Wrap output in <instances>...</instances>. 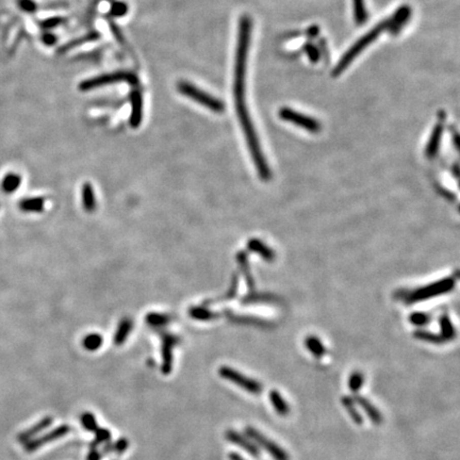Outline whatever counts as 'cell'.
Segmentation results:
<instances>
[{"mask_svg":"<svg viewBox=\"0 0 460 460\" xmlns=\"http://www.w3.org/2000/svg\"><path fill=\"white\" fill-rule=\"evenodd\" d=\"M308 32H309V37L310 38H315L317 36V34H319V28H317L316 26H312L308 30Z\"/></svg>","mask_w":460,"mask_h":460,"instance_id":"obj_43","label":"cell"},{"mask_svg":"<svg viewBox=\"0 0 460 460\" xmlns=\"http://www.w3.org/2000/svg\"><path fill=\"white\" fill-rule=\"evenodd\" d=\"M305 347L315 358H322L326 354L325 345L315 336H309L305 339Z\"/></svg>","mask_w":460,"mask_h":460,"instance_id":"obj_19","label":"cell"},{"mask_svg":"<svg viewBox=\"0 0 460 460\" xmlns=\"http://www.w3.org/2000/svg\"><path fill=\"white\" fill-rule=\"evenodd\" d=\"M251 28H253V21H251L249 15L246 14L242 15V17L240 18L239 21V32L235 64L234 95L237 114L248 143L250 153L251 156H253V159L258 169V173L262 179L268 180L271 176L270 169L268 167L266 159L264 158V155H262L257 134L255 131L253 122H251V118L245 103V75L251 37Z\"/></svg>","mask_w":460,"mask_h":460,"instance_id":"obj_1","label":"cell"},{"mask_svg":"<svg viewBox=\"0 0 460 460\" xmlns=\"http://www.w3.org/2000/svg\"><path fill=\"white\" fill-rule=\"evenodd\" d=\"M410 13H411V10L409 7L403 6L402 8H400L397 12L392 15V25H391L389 31L392 32V34H394V35L399 34L402 27L407 23L408 18L410 17Z\"/></svg>","mask_w":460,"mask_h":460,"instance_id":"obj_15","label":"cell"},{"mask_svg":"<svg viewBox=\"0 0 460 460\" xmlns=\"http://www.w3.org/2000/svg\"><path fill=\"white\" fill-rule=\"evenodd\" d=\"M177 337L170 334L162 335V365L161 371L164 375H169L173 371V349L178 344Z\"/></svg>","mask_w":460,"mask_h":460,"instance_id":"obj_10","label":"cell"},{"mask_svg":"<svg viewBox=\"0 0 460 460\" xmlns=\"http://www.w3.org/2000/svg\"><path fill=\"white\" fill-rule=\"evenodd\" d=\"M440 337L442 338V340L445 341H451L455 338L456 332L455 328L453 326V323L451 322L450 317L443 315L440 319Z\"/></svg>","mask_w":460,"mask_h":460,"instance_id":"obj_23","label":"cell"},{"mask_svg":"<svg viewBox=\"0 0 460 460\" xmlns=\"http://www.w3.org/2000/svg\"><path fill=\"white\" fill-rule=\"evenodd\" d=\"M269 399L272 404V406L275 409V411L279 414L284 417L290 412V407L286 400L283 399V397L280 394L278 390H271L269 393Z\"/></svg>","mask_w":460,"mask_h":460,"instance_id":"obj_17","label":"cell"},{"mask_svg":"<svg viewBox=\"0 0 460 460\" xmlns=\"http://www.w3.org/2000/svg\"><path fill=\"white\" fill-rule=\"evenodd\" d=\"M304 51L306 52L307 57L309 58V60L312 63H316L320 60V51L317 50V48L313 45V44H310V43L305 44Z\"/></svg>","mask_w":460,"mask_h":460,"instance_id":"obj_34","label":"cell"},{"mask_svg":"<svg viewBox=\"0 0 460 460\" xmlns=\"http://www.w3.org/2000/svg\"><path fill=\"white\" fill-rule=\"evenodd\" d=\"M131 116L130 124L133 127L137 128L142 122V116H143V98L139 91H135L131 94Z\"/></svg>","mask_w":460,"mask_h":460,"instance_id":"obj_12","label":"cell"},{"mask_svg":"<svg viewBox=\"0 0 460 460\" xmlns=\"http://www.w3.org/2000/svg\"><path fill=\"white\" fill-rule=\"evenodd\" d=\"M278 115L280 118L286 120V122H289V123H292L299 127H302L303 129L309 131V133H311V134L320 133L322 129L321 124L317 119H315L311 116H308V115H305L303 113L294 111L293 109H290L287 107L281 108L278 112Z\"/></svg>","mask_w":460,"mask_h":460,"instance_id":"obj_8","label":"cell"},{"mask_svg":"<svg viewBox=\"0 0 460 460\" xmlns=\"http://www.w3.org/2000/svg\"><path fill=\"white\" fill-rule=\"evenodd\" d=\"M228 458H229V460H245L244 457H242L238 453H230L228 455Z\"/></svg>","mask_w":460,"mask_h":460,"instance_id":"obj_42","label":"cell"},{"mask_svg":"<svg viewBox=\"0 0 460 460\" xmlns=\"http://www.w3.org/2000/svg\"><path fill=\"white\" fill-rule=\"evenodd\" d=\"M120 81H128L130 83H137V77L133 74L125 73V72H116L112 74H106L103 76H98L95 77V78H91L84 80L80 83L79 89L81 91H90L93 89H97V87H102L108 84H112Z\"/></svg>","mask_w":460,"mask_h":460,"instance_id":"obj_7","label":"cell"},{"mask_svg":"<svg viewBox=\"0 0 460 460\" xmlns=\"http://www.w3.org/2000/svg\"><path fill=\"white\" fill-rule=\"evenodd\" d=\"M146 321L151 326H155V327L164 326L169 323L170 316L164 315V314H158V313H150V314H148Z\"/></svg>","mask_w":460,"mask_h":460,"instance_id":"obj_30","label":"cell"},{"mask_svg":"<svg viewBox=\"0 0 460 460\" xmlns=\"http://www.w3.org/2000/svg\"><path fill=\"white\" fill-rule=\"evenodd\" d=\"M249 248L257 251V253L261 254L262 256L266 257V258H271L272 257L271 256L272 251L269 248H267V246H264V244H262L260 241H258V240L250 241V242H249Z\"/></svg>","mask_w":460,"mask_h":460,"instance_id":"obj_32","label":"cell"},{"mask_svg":"<svg viewBox=\"0 0 460 460\" xmlns=\"http://www.w3.org/2000/svg\"><path fill=\"white\" fill-rule=\"evenodd\" d=\"M414 337L417 339H420V340H422V341L433 343V344H441L444 342L442 340V338L440 337V335H437V334L430 333V332L418 331L414 333Z\"/></svg>","mask_w":460,"mask_h":460,"instance_id":"obj_28","label":"cell"},{"mask_svg":"<svg viewBox=\"0 0 460 460\" xmlns=\"http://www.w3.org/2000/svg\"><path fill=\"white\" fill-rule=\"evenodd\" d=\"M127 12V7L124 5V4H115L113 6V10H112V13L114 15H123Z\"/></svg>","mask_w":460,"mask_h":460,"instance_id":"obj_38","label":"cell"},{"mask_svg":"<svg viewBox=\"0 0 460 460\" xmlns=\"http://www.w3.org/2000/svg\"><path fill=\"white\" fill-rule=\"evenodd\" d=\"M70 432H71V427L69 425H65V424L60 425V426L56 427V429H53L51 432L43 435L39 438H36V439H32V440L26 442L25 450L28 453L35 452V451L39 450V448L42 447L43 445H45L52 441H56V440L60 439V438L65 437Z\"/></svg>","mask_w":460,"mask_h":460,"instance_id":"obj_9","label":"cell"},{"mask_svg":"<svg viewBox=\"0 0 460 460\" xmlns=\"http://www.w3.org/2000/svg\"><path fill=\"white\" fill-rule=\"evenodd\" d=\"M442 133H443V124L442 123L437 124L434 127L431 139L429 141V145H427V148L425 150L426 156L429 158H433L436 156L438 149H439Z\"/></svg>","mask_w":460,"mask_h":460,"instance_id":"obj_16","label":"cell"},{"mask_svg":"<svg viewBox=\"0 0 460 460\" xmlns=\"http://www.w3.org/2000/svg\"><path fill=\"white\" fill-rule=\"evenodd\" d=\"M455 284V279L453 277H448L437 282H433L429 286L422 287L420 289H415L414 291L408 293L406 297L404 298V301L407 304L412 303H419L426 300H430L432 298L438 297V295H442L447 293L453 289Z\"/></svg>","mask_w":460,"mask_h":460,"instance_id":"obj_4","label":"cell"},{"mask_svg":"<svg viewBox=\"0 0 460 460\" xmlns=\"http://www.w3.org/2000/svg\"><path fill=\"white\" fill-rule=\"evenodd\" d=\"M392 25V16L389 18L380 21L379 24H377L373 29H371L368 34H366L364 37H361L354 45L350 47L344 54L343 57L340 59V61L338 62L336 65V68L332 72V76L338 77L339 75H341L346 69L348 65L353 62V60L358 56V54L363 51L366 47H368L370 44L375 41L382 31L389 30Z\"/></svg>","mask_w":460,"mask_h":460,"instance_id":"obj_2","label":"cell"},{"mask_svg":"<svg viewBox=\"0 0 460 460\" xmlns=\"http://www.w3.org/2000/svg\"><path fill=\"white\" fill-rule=\"evenodd\" d=\"M191 316L196 320L201 321H209L215 319V313L207 310L205 308H194L191 310Z\"/></svg>","mask_w":460,"mask_h":460,"instance_id":"obj_29","label":"cell"},{"mask_svg":"<svg viewBox=\"0 0 460 460\" xmlns=\"http://www.w3.org/2000/svg\"><path fill=\"white\" fill-rule=\"evenodd\" d=\"M129 446V442L126 439H119L113 445H111L112 450L117 454H123Z\"/></svg>","mask_w":460,"mask_h":460,"instance_id":"obj_37","label":"cell"},{"mask_svg":"<svg viewBox=\"0 0 460 460\" xmlns=\"http://www.w3.org/2000/svg\"><path fill=\"white\" fill-rule=\"evenodd\" d=\"M245 434L249 439L253 440L257 446H260L274 458L275 460H289L288 453L283 450L281 446H279L276 442L269 439L267 436H265L258 430L254 429L251 426H247L245 429Z\"/></svg>","mask_w":460,"mask_h":460,"instance_id":"obj_6","label":"cell"},{"mask_svg":"<svg viewBox=\"0 0 460 460\" xmlns=\"http://www.w3.org/2000/svg\"><path fill=\"white\" fill-rule=\"evenodd\" d=\"M178 91L185 97H189L190 100L199 103L200 105L209 109V110L215 113H222L225 109L223 102L217 98L208 94L207 92L199 89L193 83L189 81H180L177 84Z\"/></svg>","mask_w":460,"mask_h":460,"instance_id":"obj_3","label":"cell"},{"mask_svg":"<svg viewBox=\"0 0 460 460\" xmlns=\"http://www.w3.org/2000/svg\"><path fill=\"white\" fill-rule=\"evenodd\" d=\"M20 182H21L20 175L15 173H9L6 175L2 182V189L7 194L13 193L18 189Z\"/></svg>","mask_w":460,"mask_h":460,"instance_id":"obj_22","label":"cell"},{"mask_svg":"<svg viewBox=\"0 0 460 460\" xmlns=\"http://www.w3.org/2000/svg\"><path fill=\"white\" fill-rule=\"evenodd\" d=\"M96 442L95 443H108L111 439V434L108 430L102 429V430H96Z\"/></svg>","mask_w":460,"mask_h":460,"instance_id":"obj_36","label":"cell"},{"mask_svg":"<svg viewBox=\"0 0 460 460\" xmlns=\"http://www.w3.org/2000/svg\"><path fill=\"white\" fill-rule=\"evenodd\" d=\"M226 439L238 446H240L242 450H244L246 453H248L250 456L253 457H259L260 456V450L259 447L256 445L254 441H251L248 437L240 434L236 431H227L226 432Z\"/></svg>","mask_w":460,"mask_h":460,"instance_id":"obj_11","label":"cell"},{"mask_svg":"<svg viewBox=\"0 0 460 460\" xmlns=\"http://www.w3.org/2000/svg\"><path fill=\"white\" fill-rule=\"evenodd\" d=\"M341 403L343 405L344 409L348 413L349 418L352 419V421L355 424H357V425H363L364 424L363 414L359 412V410H358V408L356 406V402L354 401V399L352 397L345 396V397H343L341 399Z\"/></svg>","mask_w":460,"mask_h":460,"instance_id":"obj_18","label":"cell"},{"mask_svg":"<svg viewBox=\"0 0 460 460\" xmlns=\"http://www.w3.org/2000/svg\"><path fill=\"white\" fill-rule=\"evenodd\" d=\"M82 203L83 207L86 211H93L95 209L96 206V201H95V194L93 191L92 185L90 183H85L83 184L82 188Z\"/></svg>","mask_w":460,"mask_h":460,"instance_id":"obj_24","label":"cell"},{"mask_svg":"<svg viewBox=\"0 0 460 460\" xmlns=\"http://www.w3.org/2000/svg\"><path fill=\"white\" fill-rule=\"evenodd\" d=\"M131 330H133V322L129 319H125L119 323L116 334L114 336V343L116 345H122L125 343Z\"/></svg>","mask_w":460,"mask_h":460,"instance_id":"obj_21","label":"cell"},{"mask_svg":"<svg viewBox=\"0 0 460 460\" xmlns=\"http://www.w3.org/2000/svg\"><path fill=\"white\" fill-rule=\"evenodd\" d=\"M81 424L84 429L89 432H96V430L98 429L96 419L90 412H85L81 415Z\"/></svg>","mask_w":460,"mask_h":460,"instance_id":"obj_31","label":"cell"},{"mask_svg":"<svg viewBox=\"0 0 460 460\" xmlns=\"http://www.w3.org/2000/svg\"><path fill=\"white\" fill-rule=\"evenodd\" d=\"M364 383H365V376L359 371L353 372V373L349 375L348 380H347L348 389L355 394H357L361 390V388L364 387Z\"/></svg>","mask_w":460,"mask_h":460,"instance_id":"obj_26","label":"cell"},{"mask_svg":"<svg viewBox=\"0 0 460 460\" xmlns=\"http://www.w3.org/2000/svg\"><path fill=\"white\" fill-rule=\"evenodd\" d=\"M218 375L222 378L235 383L236 386L245 390L246 392L250 394H255V396L260 394L262 392V389H264L258 380L250 378L244 375L243 373H241V372L227 366H223L218 369Z\"/></svg>","mask_w":460,"mask_h":460,"instance_id":"obj_5","label":"cell"},{"mask_svg":"<svg viewBox=\"0 0 460 460\" xmlns=\"http://www.w3.org/2000/svg\"><path fill=\"white\" fill-rule=\"evenodd\" d=\"M410 322L415 326H424L430 322V315L423 312H414L409 317Z\"/></svg>","mask_w":460,"mask_h":460,"instance_id":"obj_33","label":"cell"},{"mask_svg":"<svg viewBox=\"0 0 460 460\" xmlns=\"http://www.w3.org/2000/svg\"><path fill=\"white\" fill-rule=\"evenodd\" d=\"M53 420L51 417H45V418H43L41 421H39L36 425H34L32 427H30L29 430L27 431H24L23 433H20L17 437V440L21 443H26L30 440H32L35 438V436H37L38 434H40L41 432H43L44 430H46L48 426H50L52 424Z\"/></svg>","mask_w":460,"mask_h":460,"instance_id":"obj_13","label":"cell"},{"mask_svg":"<svg viewBox=\"0 0 460 460\" xmlns=\"http://www.w3.org/2000/svg\"><path fill=\"white\" fill-rule=\"evenodd\" d=\"M103 341L104 340L101 335L91 334L83 339L82 346L89 352H95L103 345Z\"/></svg>","mask_w":460,"mask_h":460,"instance_id":"obj_27","label":"cell"},{"mask_svg":"<svg viewBox=\"0 0 460 460\" xmlns=\"http://www.w3.org/2000/svg\"><path fill=\"white\" fill-rule=\"evenodd\" d=\"M42 41L46 44V45H53L54 42H56V38H54L52 35L50 34H46V35H44L43 38H42Z\"/></svg>","mask_w":460,"mask_h":460,"instance_id":"obj_41","label":"cell"},{"mask_svg":"<svg viewBox=\"0 0 460 460\" xmlns=\"http://www.w3.org/2000/svg\"><path fill=\"white\" fill-rule=\"evenodd\" d=\"M102 456H103V453L98 452V451H97V448H96L95 446H92L91 451H90V453H89V457H87V459H89V460H101V459H102Z\"/></svg>","mask_w":460,"mask_h":460,"instance_id":"obj_40","label":"cell"},{"mask_svg":"<svg viewBox=\"0 0 460 460\" xmlns=\"http://www.w3.org/2000/svg\"><path fill=\"white\" fill-rule=\"evenodd\" d=\"M353 399L356 402V404H358L359 406L364 409L371 422H373L374 424H380L382 422V415L380 411L368 399L358 396V394H355V397Z\"/></svg>","mask_w":460,"mask_h":460,"instance_id":"obj_14","label":"cell"},{"mask_svg":"<svg viewBox=\"0 0 460 460\" xmlns=\"http://www.w3.org/2000/svg\"><path fill=\"white\" fill-rule=\"evenodd\" d=\"M354 6V20L357 25H364L368 20V11L365 5V0H353Z\"/></svg>","mask_w":460,"mask_h":460,"instance_id":"obj_25","label":"cell"},{"mask_svg":"<svg viewBox=\"0 0 460 460\" xmlns=\"http://www.w3.org/2000/svg\"><path fill=\"white\" fill-rule=\"evenodd\" d=\"M17 4L20 10H23L26 13H35L38 8L34 0H17Z\"/></svg>","mask_w":460,"mask_h":460,"instance_id":"obj_35","label":"cell"},{"mask_svg":"<svg viewBox=\"0 0 460 460\" xmlns=\"http://www.w3.org/2000/svg\"><path fill=\"white\" fill-rule=\"evenodd\" d=\"M60 23H61V19H60V18H51V19H47V20H45V21H43L42 26H43L44 28H51V27H56V26H58Z\"/></svg>","mask_w":460,"mask_h":460,"instance_id":"obj_39","label":"cell"},{"mask_svg":"<svg viewBox=\"0 0 460 460\" xmlns=\"http://www.w3.org/2000/svg\"><path fill=\"white\" fill-rule=\"evenodd\" d=\"M44 204L45 201L42 197H31L20 201L18 207L24 212H42L44 210Z\"/></svg>","mask_w":460,"mask_h":460,"instance_id":"obj_20","label":"cell"}]
</instances>
